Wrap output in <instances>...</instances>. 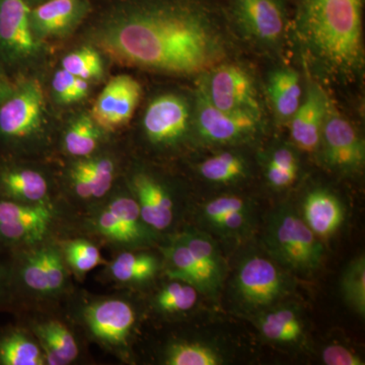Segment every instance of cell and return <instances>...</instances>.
I'll use <instances>...</instances> for the list:
<instances>
[{
  "label": "cell",
  "mask_w": 365,
  "mask_h": 365,
  "mask_svg": "<svg viewBox=\"0 0 365 365\" xmlns=\"http://www.w3.org/2000/svg\"><path fill=\"white\" fill-rule=\"evenodd\" d=\"M302 220L319 240L332 237L343 225L344 205L332 192L316 189L302 202Z\"/></svg>",
  "instance_id": "cell-21"
},
{
  "label": "cell",
  "mask_w": 365,
  "mask_h": 365,
  "mask_svg": "<svg viewBox=\"0 0 365 365\" xmlns=\"http://www.w3.org/2000/svg\"><path fill=\"white\" fill-rule=\"evenodd\" d=\"M55 98L61 104H72L88 96L90 85L86 79L79 78L63 68L55 72L52 81Z\"/></svg>",
  "instance_id": "cell-39"
},
{
  "label": "cell",
  "mask_w": 365,
  "mask_h": 365,
  "mask_svg": "<svg viewBox=\"0 0 365 365\" xmlns=\"http://www.w3.org/2000/svg\"><path fill=\"white\" fill-rule=\"evenodd\" d=\"M64 255L67 263L76 272H90L103 262L100 250L83 240H74L64 245Z\"/></svg>",
  "instance_id": "cell-38"
},
{
  "label": "cell",
  "mask_w": 365,
  "mask_h": 365,
  "mask_svg": "<svg viewBox=\"0 0 365 365\" xmlns=\"http://www.w3.org/2000/svg\"><path fill=\"white\" fill-rule=\"evenodd\" d=\"M13 90L14 86L11 85L9 79L6 78L4 72L0 69V104L11 95Z\"/></svg>",
  "instance_id": "cell-41"
},
{
  "label": "cell",
  "mask_w": 365,
  "mask_h": 365,
  "mask_svg": "<svg viewBox=\"0 0 365 365\" xmlns=\"http://www.w3.org/2000/svg\"><path fill=\"white\" fill-rule=\"evenodd\" d=\"M201 176L215 184L239 181L248 174V167L241 155L234 153H217L199 165Z\"/></svg>",
  "instance_id": "cell-31"
},
{
  "label": "cell",
  "mask_w": 365,
  "mask_h": 365,
  "mask_svg": "<svg viewBox=\"0 0 365 365\" xmlns=\"http://www.w3.org/2000/svg\"><path fill=\"white\" fill-rule=\"evenodd\" d=\"M44 353L46 364L66 365L78 356V343L63 324L49 321L34 329Z\"/></svg>",
  "instance_id": "cell-27"
},
{
  "label": "cell",
  "mask_w": 365,
  "mask_h": 365,
  "mask_svg": "<svg viewBox=\"0 0 365 365\" xmlns=\"http://www.w3.org/2000/svg\"><path fill=\"white\" fill-rule=\"evenodd\" d=\"M188 103L177 95H163L150 103L143 118L146 136L155 144H174L188 130Z\"/></svg>",
  "instance_id": "cell-13"
},
{
  "label": "cell",
  "mask_w": 365,
  "mask_h": 365,
  "mask_svg": "<svg viewBox=\"0 0 365 365\" xmlns=\"http://www.w3.org/2000/svg\"><path fill=\"white\" fill-rule=\"evenodd\" d=\"M83 316L91 333L101 342L115 347L127 345L135 324L134 309L121 299H106L91 304Z\"/></svg>",
  "instance_id": "cell-14"
},
{
  "label": "cell",
  "mask_w": 365,
  "mask_h": 365,
  "mask_svg": "<svg viewBox=\"0 0 365 365\" xmlns=\"http://www.w3.org/2000/svg\"><path fill=\"white\" fill-rule=\"evenodd\" d=\"M299 160L294 151L287 148L274 150L266 165V178L275 189L292 186L299 174Z\"/></svg>",
  "instance_id": "cell-37"
},
{
  "label": "cell",
  "mask_w": 365,
  "mask_h": 365,
  "mask_svg": "<svg viewBox=\"0 0 365 365\" xmlns=\"http://www.w3.org/2000/svg\"><path fill=\"white\" fill-rule=\"evenodd\" d=\"M264 244L276 263L294 272L311 273L323 263L321 240L288 205L276 209L269 217Z\"/></svg>",
  "instance_id": "cell-3"
},
{
  "label": "cell",
  "mask_w": 365,
  "mask_h": 365,
  "mask_svg": "<svg viewBox=\"0 0 365 365\" xmlns=\"http://www.w3.org/2000/svg\"><path fill=\"white\" fill-rule=\"evenodd\" d=\"M178 239L188 247L213 287L220 292L227 275V264L215 240L198 230L182 232Z\"/></svg>",
  "instance_id": "cell-25"
},
{
  "label": "cell",
  "mask_w": 365,
  "mask_h": 365,
  "mask_svg": "<svg viewBox=\"0 0 365 365\" xmlns=\"http://www.w3.org/2000/svg\"><path fill=\"white\" fill-rule=\"evenodd\" d=\"M141 96L143 88L135 78L115 76L98 95L90 116L102 130H117L130 121Z\"/></svg>",
  "instance_id": "cell-10"
},
{
  "label": "cell",
  "mask_w": 365,
  "mask_h": 365,
  "mask_svg": "<svg viewBox=\"0 0 365 365\" xmlns=\"http://www.w3.org/2000/svg\"><path fill=\"white\" fill-rule=\"evenodd\" d=\"M321 143L327 163L339 172H359L365 160L364 141L347 119L329 103Z\"/></svg>",
  "instance_id": "cell-8"
},
{
  "label": "cell",
  "mask_w": 365,
  "mask_h": 365,
  "mask_svg": "<svg viewBox=\"0 0 365 365\" xmlns=\"http://www.w3.org/2000/svg\"><path fill=\"white\" fill-rule=\"evenodd\" d=\"M115 63L165 73H205L222 63L225 42L207 13L184 0H153L118 11L91 35Z\"/></svg>",
  "instance_id": "cell-1"
},
{
  "label": "cell",
  "mask_w": 365,
  "mask_h": 365,
  "mask_svg": "<svg viewBox=\"0 0 365 365\" xmlns=\"http://www.w3.org/2000/svg\"><path fill=\"white\" fill-rule=\"evenodd\" d=\"M322 359L327 365H364L356 353L342 345H330L324 349Z\"/></svg>",
  "instance_id": "cell-40"
},
{
  "label": "cell",
  "mask_w": 365,
  "mask_h": 365,
  "mask_svg": "<svg viewBox=\"0 0 365 365\" xmlns=\"http://www.w3.org/2000/svg\"><path fill=\"white\" fill-rule=\"evenodd\" d=\"M62 68L86 81H96L104 76V62L97 48L83 46L67 54L61 62Z\"/></svg>",
  "instance_id": "cell-36"
},
{
  "label": "cell",
  "mask_w": 365,
  "mask_h": 365,
  "mask_svg": "<svg viewBox=\"0 0 365 365\" xmlns=\"http://www.w3.org/2000/svg\"><path fill=\"white\" fill-rule=\"evenodd\" d=\"M0 364H46L39 346L21 331H11L0 337Z\"/></svg>",
  "instance_id": "cell-30"
},
{
  "label": "cell",
  "mask_w": 365,
  "mask_h": 365,
  "mask_svg": "<svg viewBox=\"0 0 365 365\" xmlns=\"http://www.w3.org/2000/svg\"><path fill=\"white\" fill-rule=\"evenodd\" d=\"M329 100L318 86H312L306 100L300 103L292 119V137L295 145L307 153H314L321 143Z\"/></svg>",
  "instance_id": "cell-19"
},
{
  "label": "cell",
  "mask_w": 365,
  "mask_h": 365,
  "mask_svg": "<svg viewBox=\"0 0 365 365\" xmlns=\"http://www.w3.org/2000/svg\"><path fill=\"white\" fill-rule=\"evenodd\" d=\"M207 81L201 83L211 104L222 111L261 116L253 78L242 67L220 64L208 71Z\"/></svg>",
  "instance_id": "cell-5"
},
{
  "label": "cell",
  "mask_w": 365,
  "mask_h": 365,
  "mask_svg": "<svg viewBox=\"0 0 365 365\" xmlns=\"http://www.w3.org/2000/svg\"><path fill=\"white\" fill-rule=\"evenodd\" d=\"M160 269V262L150 253H125L110 266L113 278L123 283H143L153 279Z\"/></svg>",
  "instance_id": "cell-29"
},
{
  "label": "cell",
  "mask_w": 365,
  "mask_h": 365,
  "mask_svg": "<svg viewBox=\"0 0 365 365\" xmlns=\"http://www.w3.org/2000/svg\"><path fill=\"white\" fill-rule=\"evenodd\" d=\"M53 220L46 204L0 200V240L9 244H37L44 239Z\"/></svg>",
  "instance_id": "cell-11"
},
{
  "label": "cell",
  "mask_w": 365,
  "mask_h": 365,
  "mask_svg": "<svg viewBox=\"0 0 365 365\" xmlns=\"http://www.w3.org/2000/svg\"><path fill=\"white\" fill-rule=\"evenodd\" d=\"M96 227L108 240L122 245H140L151 240V232L143 222L138 203L134 198L118 197L96 220Z\"/></svg>",
  "instance_id": "cell-12"
},
{
  "label": "cell",
  "mask_w": 365,
  "mask_h": 365,
  "mask_svg": "<svg viewBox=\"0 0 365 365\" xmlns=\"http://www.w3.org/2000/svg\"><path fill=\"white\" fill-rule=\"evenodd\" d=\"M223 362L222 354L212 346L189 341L173 343L165 357L168 365H220Z\"/></svg>",
  "instance_id": "cell-33"
},
{
  "label": "cell",
  "mask_w": 365,
  "mask_h": 365,
  "mask_svg": "<svg viewBox=\"0 0 365 365\" xmlns=\"http://www.w3.org/2000/svg\"><path fill=\"white\" fill-rule=\"evenodd\" d=\"M341 294L346 304L364 317L365 314V258L359 256L346 266L340 282Z\"/></svg>",
  "instance_id": "cell-35"
},
{
  "label": "cell",
  "mask_w": 365,
  "mask_h": 365,
  "mask_svg": "<svg viewBox=\"0 0 365 365\" xmlns=\"http://www.w3.org/2000/svg\"><path fill=\"white\" fill-rule=\"evenodd\" d=\"M163 253L169 264L167 274L170 280L189 283L201 294L207 297H215L217 295V290L199 265L195 257L178 237L169 246L163 248Z\"/></svg>",
  "instance_id": "cell-24"
},
{
  "label": "cell",
  "mask_w": 365,
  "mask_h": 365,
  "mask_svg": "<svg viewBox=\"0 0 365 365\" xmlns=\"http://www.w3.org/2000/svg\"><path fill=\"white\" fill-rule=\"evenodd\" d=\"M200 292L193 285L180 280L168 283L155 295V307L163 314L187 313L196 307Z\"/></svg>",
  "instance_id": "cell-34"
},
{
  "label": "cell",
  "mask_w": 365,
  "mask_h": 365,
  "mask_svg": "<svg viewBox=\"0 0 365 365\" xmlns=\"http://www.w3.org/2000/svg\"><path fill=\"white\" fill-rule=\"evenodd\" d=\"M196 124L204 140L215 144L241 143L256 133L260 118L244 113L222 111L211 104L199 86L196 100Z\"/></svg>",
  "instance_id": "cell-9"
},
{
  "label": "cell",
  "mask_w": 365,
  "mask_h": 365,
  "mask_svg": "<svg viewBox=\"0 0 365 365\" xmlns=\"http://www.w3.org/2000/svg\"><path fill=\"white\" fill-rule=\"evenodd\" d=\"M257 327L266 340L278 344H297L304 337L299 309L288 304H274L259 312Z\"/></svg>",
  "instance_id": "cell-22"
},
{
  "label": "cell",
  "mask_w": 365,
  "mask_h": 365,
  "mask_svg": "<svg viewBox=\"0 0 365 365\" xmlns=\"http://www.w3.org/2000/svg\"><path fill=\"white\" fill-rule=\"evenodd\" d=\"M63 257L53 246L41 247L26 255L21 269L24 284L40 294H54L67 280Z\"/></svg>",
  "instance_id": "cell-17"
},
{
  "label": "cell",
  "mask_w": 365,
  "mask_h": 365,
  "mask_svg": "<svg viewBox=\"0 0 365 365\" xmlns=\"http://www.w3.org/2000/svg\"><path fill=\"white\" fill-rule=\"evenodd\" d=\"M0 188L11 200L29 204H46L47 181L40 173L30 169H7L0 174Z\"/></svg>",
  "instance_id": "cell-26"
},
{
  "label": "cell",
  "mask_w": 365,
  "mask_h": 365,
  "mask_svg": "<svg viewBox=\"0 0 365 365\" xmlns=\"http://www.w3.org/2000/svg\"><path fill=\"white\" fill-rule=\"evenodd\" d=\"M269 95L275 111L281 118H292L302 103V88L297 71L281 69L269 79Z\"/></svg>",
  "instance_id": "cell-28"
},
{
  "label": "cell",
  "mask_w": 365,
  "mask_h": 365,
  "mask_svg": "<svg viewBox=\"0 0 365 365\" xmlns=\"http://www.w3.org/2000/svg\"><path fill=\"white\" fill-rule=\"evenodd\" d=\"M292 289L279 264L260 255L245 257L235 271V297L247 312L259 313L274 306Z\"/></svg>",
  "instance_id": "cell-4"
},
{
  "label": "cell",
  "mask_w": 365,
  "mask_h": 365,
  "mask_svg": "<svg viewBox=\"0 0 365 365\" xmlns=\"http://www.w3.org/2000/svg\"><path fill=\"white\" fill-rule=\"evenodd\" d=\"M7 273L9 272H7L6 268L4 266L0 265V292L4 288V283H6Z\"/></svg>",
  "instance_id": "cell-42"
},
{
  "label": "cell",
  "mask_w": 365,
  "mask_h": 365,
  "mask_svg": "<svg viewBox=\"0 0 365 365\" xmlns=\"http://www.w3.org/2000/svg\"><path fill=\"white\" fill-rule=\"evenodd\" d=\"M242 30L262 43L277 42L285 28L284 11L278 0H232Z\"/></svg>",
  "instance_id": "cell-16"
},
{
  "label": "cell",
  "mask_w": 365,
  "mask_h": 365,
  "mask_svg": "<svg viewBox=\"0 0 365 365\" xmlns=\"http://www.w3.org/2000/svg\"><path fill=\"white\" fill-rule=\"evenodd\" d=\"M362 9V0H300V37L333 71L353 73L364 66Z\"/></svg>",
  "instance_id": "cell-2"
},
{
  "label": "cell",
  "mask_w": 365,
  "mask_h": 365,
  "mask_svg": "<svg viewBox=\"0 0 365 365\" xmlns=\"http://www.w3.org/2000/svg\"><path fill=\"white\" fill-rule=\"evenodd\" d=\"M45 112L44 90L37 79H28L0 104V134L9 139L35 135L42 127Z\"/></svg>",
  "instance_id": "cell-6"
},
{
  "label": "cell",
  "mask_w": 365,
  "mask_h": 365,
  "mask_svg": "<svg viewBox=\"0 0 365 365\" xmlns=\"http://www.w3.org/2000/svg\"><path fill=\"white\" fill-rule=\"evenodd\" d=\"M43 49L31 26V9L26 0H0V53L9 62L26 64L37 59Z\"/></svg>",
  "instance_id": "cell-7"
},
{
  "label": "cell",
  "mask_w": 365,
  "mask_h": 365,
  "mask_svg": "<svg viewBox=\"0 0 365 365\" xmlns=\"http://www.w3.org/2000/svg\"><path fill=\"white\" fill-rule=\"evenodd\" d=\"M101 138V128L90 115L76 118L64 135V148L73 157L85 158L96 150Z\"/></svg>",
  "instance_id": "cell-32"
},
{
  "label": "cell",
  "mask_w": 365,
  "mask_h": 365,
  "mask_svg": "<svg viewBox=\"0 0 365 365\" xmlns=\"http://www.w3.org/2000/svg\"><path fill=\"white\" fill-rule=\"evenodd\" d=\"M202 216L209 227L222 237H242L251 230L254 210L241 197L223 195L205 203Z\"/></svg>",
  "instance_id": "cell-18"
},
{
  "label": "cell",
  "mask_w": 365,
  "mask_h": 365,
  "mask_svg": "<svg viewBox=\"0 0 365 365\" xmlns=\"http://www.w3.org/2000/svg\"><path fill=\"white\" fill-rule=\"evenodd\" d=\"M88 11V0H47L31 9V26L42 43L60 39L73 32Z\"/></svg>",
  "instance_id": "cell-15"
},
{
  "label": "cell",
  "mask_w": 365,
  "mask_h": 365,
  "mask_svg": "<svg viewBox=\"0 0 365 365\" xmlns=\"http://www.w3.org/2000/svg\"><path fill=\"white\" fill-rule=\"evenodd\" d=\"M115 165L110 158H86L71 170L72 188L83 199L101 198L111 188Z\"/></svg>",
  "instance_id": "cell-23"
},
{
  "label": "cell",
  "mask_w": 365,
  "mask_h": 365,
  "mask_svg": "<svg viewBox=\"0 0 365 365\" xmlns=\"http://www.w3.org/2000/svg\"><path fill=\"white\" fill-rule=\"evenodd\" d=\"M133 191L143 222L153 230H165L172 225L175 204L169 192L148 175L134 177Z\"/></svg>",
  "instance_id": "cell-20"
}]
</instances>
